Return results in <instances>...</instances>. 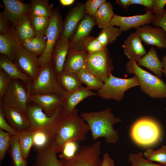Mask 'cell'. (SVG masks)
I'll return each instance as SVG.
<instances>
[{"instance_id":"obj_45","label":"cell","mask_w":166,"mask_h":166,"mask_svg":"<svg viewBox=\"0 0 166 166\" xmlns=\"http://www.w3.org/2000/svg\"><path fill=\"white\" fill-rule=\"evenodd\" d=\"M12 80L6 72L0 69V101H2Z\"/></svg>"},{"instance_id":"obj_27","label":"cell","mask_w":166,"mask_h":166,"mask_svg":"<svg viewBox=\"0 0 166 166\" xmlns=\"http://www.w3.org/2000/svg\"><path fill=\"white\" fill-rule=\"evenodd\" d=\"M36 153L33 166H62L61 160L57 158L54 145Z\"/></svg>"},{"instance_id":"obj_47","label":"cell","mask_w":166,"mask_h":166,"mask_svg":"<svg viewBox=\"0 0 166 166\" xmlns=\"http://www.w3.org/2000/svg\"><path fill=\"white\" fill-rule=\"evenodd\" d=\"M151 23L155 27H161L166 32V9L160 14L155 15Z\"/></svg>"},{"instance_id":"obj_13","label":"cell","mask_w":166,"mask_h":166,"mask_svg":"<svg viewBox=\"0 0 166 166\" xmlns=\"http://www.w3.org/2000/svg\"><path fill=\"white\" fill-rule=\"evenodd\" d=\"M38 59L37 56L26 50L21 45L16 53L14 63L33 81L41 69L38 64Z\"/></svg>"},{"instance_id":"obj_31","label":"cell","mask_w":166,"mask_h":166,"mask_svg":"<svg viewBox=\"0 0 166 166\" xmlns=\"http://www.w3.org/2000/svg\"><path fill=\"white\" fill-rule=\"evenodd\" d=\"M56 76L59 84L67 92L83 86L76 74L64 71Z\"/></svg>"},{"instance_id":"obj_55","label":"cell","mask_w":166,"mask_h":166,"mask_svg":"<svg viewBox=\"0 0 166 166\" xmlns=\"http://www.w3.org/2000/svg\"></svg>"},{"instance_id":"obj_32","label":"cell","mask_w":166,"mask_h":166,"mask_svg":"<svg viewBox=\"0 0 166 166\" xmlns=\"http://www.w3.org/2000/svg\"><path fill=\"white\" fill-rule=\"evenodd\" d=\"M8 152L13 166H27V160L21 151L17 136H12Z\"/></svg>"},{"instance_id":"obj_1","label":"cell","mask_w":166,"mask_h":166,"mask_svg":"<svg viewBox=\"0 0 166 166\" xmlns=\"http://www.w3.org/2000/svg\"><path fill=\"white\" fill-rule=\"evenodd\" d=\"M80 116L88 124L93 140L103 137L109 144L115 143L118 141L119 134L114 129L113 126L121 122V120L115 116L111 108H107L98 112H82Z\"/></svg>"},{"instance_id":"obj_33","label":"cell","mask_w":166,"mask_h":166,"mask_svg":"<svg viewBox=\"0 0 166 166\" xmlns=\"http://www.w3.org/2000/svg\"><path fill=\"white\" fill-rule=\"evenodd\" d=\"M30 8L29 15L34 16L50 18L53 9L47 0H32L30 3Z\"/></svg>"},{"instance_id":"obj_37","label":"cell","mask_w":166,"mask_h":166,"mask_svg":"<svg viewBox=\"0 0 166 166\" xmlns=\"http://www.w3.org/2000/svg\"><path fill=\"white\" fill-rule=\"evenodd\" d=\"M121 33L119 28L110 26L102 29L97 38L105 48L106 47L107 45L115 41Z\"/></svg>"},{"instance_id":"obj_43","label":"cell","mask_w":166,"mask_h":166,"mask_svg":"<svg viewBox=\"0 0 166 166\" xmlns=\"http://www.w3.org/2000/svg\"><path fill=\"white\" fill-rule=\"evenodd\" d=\"M12 135L9 133L0 129V162L3 160L8 151Z\"/></svg>"},{"instance_id":"obj_52","label":"cell","mask_w":166,"mask_h":166,"mask_svg":"<svg viewBox=\"0 0 166 166\" xmlns=\"http://www.w3.org/2000/svg\"><path fill=\"white\" fill-rule=\"evenodd\" d=\"M116 3L127 11L128 6L131 5L130 0H117Z\"/></svg>"},{"instance_id":"obj_40","label":"cell","mask_w":166,"mask_h":166,"mask_svg":"<svg viewBox=\"0 0 166 166\" xmlns=\"http://www.w3.org/2000/svg\"><path fill=\"white\" fill-rule=\"evenodd\" d=\"M82 47L88 53L98 52L104 48L97 38L89 36L83 41Z\"/></svg>"},{"instance_id":"obj_30","label":"cell","mask_w":166,"mask_h":166,"mask_svg":"<svg viewBox=\"0 0 166 166\" xmlns=\"http://www.w3.org/2000/svg\"><path fill=\"white\" fill-rule=\"evenodd\" d=\"M114 14L111 2H106L100 6L93 18L98 27L103 29L110 26Z\"/></svg>"},{"instance_id":"obj_15","label":"cell","mask_w":166,"mask_h":166,"mask_svg":"<svg viewBox=\"0 0 166 166\" xmlns=\"http://www.w3.org/2000/svg\"><path fill=\"white\" fill-rule=\"evenodd\" d=\"M29 103L41 107L48 116L53 115L62 105L63 97L54 94H29Z\"/></svg>"},{"instance_id":"obj_2","label":"cell","mask_w":166,"mask_h":166,"mask_svg":"<svg viewBox=\"0 0 166 166\" xmlns=\"http://www.w3.org/2000/svg\"><path fill=\"white\" fill-rule=\"evenodd\" d=\"M89 131L88 124L79 116L77 109L68 116H62L54 143L56 154L60 153L65 144L69 141L85 140Z\"/></svg>"},{"instance_id":"obj_53","label":"cell","mask_w":166,"mask_h":166,"mask_svg":"<svg viewBox=\"0 0 166 166\" xmlns=\"http://www.w3.org/2000/svg\"><path fill=\"white\" fill-rule=\"evenodd\" d=\"M75 2L74 0H60L59 2L62 6H66L70 5Z\"/></svg>"},{"instance_id":"obj_9","label":"cell","mask_w":166,"mask_h":166,"mask_svg":"<svg viewBox=\"0 0 166 166\" xmlns=\"http://www.w3.org/2000/svg\"><path fill=\"white\" fill-rule=\"evenodd\" d=\"M103 83L114 69L108 49L94 53H87L85 67Z\"/></svg>"},{"instance_id":"obj_21","label":"cell","mask_w":166,"mask_h":166,"mask_svg":"<svg viewBox=\"0 0 166 166\" xmlns=\"http://www.w3.org/2000/svg\"><path fill=\"white\" fill-rule=\"evenodd\" d=\"M142 41L135 32L130 34L122 45L124 53L129 60L137 63L147 53Z\"/></svg>"},{"instance_id":"obj_46","label":"cell","mask_w":166,"mask_h":166,"mask_svg":"<svg viewBox=\"0 0 166 166\" xmlns=\"http://www.w3.org/2000/svg\"><path fill=\"white\" fill-rule=\"evenodd\" d=\"M0 129L5 130L12 136H17L18 132L13 128L7 122L5 118L2 109L0 105Z\"/></svg>"},{"instance_id":"obj_25","label":"cell","mask_w":166,"mask_h":166,"mask_svg":"<svg viewBox=\"0 0 166 166\" xmlns=\"http://www.w3.org/2000/svg\"><path fill=\"white\" fill-rule=\"evenodd\" d=\"M0 69L6 72L12 80H18L23 82L27 87L33 83L31 79L22 72L15 64L6 56L1 54L0 57Z\"/></svg>"},{"instance_id":"obj_7","label":"cell","mask_w":166,"mask_h":166,"mask_svg":"<svg viewBox=\"0 0 166 166\" xmlns=\"http://www.w3.org/2000/svg\"><path fill=\"white\" fill-rule=\"evenodd\" d=\"M137 86H139V83L135 75L131 78L123 79L115 77L111 73L96 93L102 99L120 101L123 99L126 91Z\"/></svg>"},{"instance_id":"obj_38","label":"cell","mask_w":166,"mask_h":166,"mask_svg":"<svg viewBox=\"0 0 166 166\" xmlns=\"http://www.w3.org/2000/svg\"><path fill=\"white\" fill-rule=\"evenodd\" d=\"M30 19L35 36L44 37L48 26L49 17L30 15Z\"/></svg>"},{"instance_id":"obj_11","label":"cell","mask_w":166,"mask_h":166,"mask_svg":"<svg viewBox=\"0 0 166 166\" xmlns=\"http://www.w3.org/2000/svg\"><path fill=\"white\" fill-rule=\"evenodd\" d=\"M21 82L12 80L0 102L17 108L26 114L30 103L29 92Z\"/></svg>"},{"instance_id":"obj_23","label":"cell","mask_w":166,"mask_h":166,"mask_svg":"<svg viewBox=\"0 0 166 166\" xmlns=\"http://www.w3.org/2000/svg\"><path fill=\"white\" fill-rule=\"evenodd\" d=\"M87 53L82 48L69 49L64 71L77 74L85 68Z\"/></svg>"},{"instance_id":"obj_36","label":"cell","mask_w":166,"mask_h":166,"mask_svg":"<svg viewBox=\"0 0 166 166\" xmlns=\"http://www.w3.org/2000/svg\"><path fill=\"white\" fill-rule=\"evenodd\" d=\"M76 74L81 83L85 84L86 88L89 90L97 91L104 83L85 67Z\"/></svg>"},{"instance_id":"obj_54","label":"cell","mask_w":166,"mask_h":166,"mask_svg":"<svg viewBox=\"0 0 166 166\" xmlns=\"http://www.w3.org/2000/svg\"><path fill=\"white\" fill-rule=\"evenodd\" d=\"M161 61L162 64V72L166 76V55L162 57Z\"/></svg>"},{"instance_id":"obj_29","label":"cell","mask_w":166,"mask_h":166,"mask_svg":"<svg viewBox=\"0 0 166 166\" xmlns=\"http://www.w3.org/2000/svg\"><path fill=\"white\" fill-rule=\"evenodd\" d=\"M56 134L42 129L34 131L33 147L36 152L54 145Z\"/></svg>"},{"instance_id":"obj_48","label":"cell","mask_w":166,"mask_h":166,"mask_svg":"<svg viewBox=\"0 0 166 166\" xmlns=\"http://www.w3.org/2000/svg\"><path fill=\"white\" fill-rule=\"evenodd\" d=\"M10 22L3 16L2 12L0 13V34L6 35L8 34L12 30L13 27L10 26Z\"/></svg>"},{"instance_id":"obj_4","label":"cell","mask_w":166,"mask_h":166,"mask_svg":"<svg viewBox=\"0 0 166 166\" xmlns=\"http://www.w3.org/2000/svg\"><path fill=\"white\" fill-rule=\"evenodd\" d=\"M162 135L159 123L149 117H143L133 124L130 132L132 140L137 145L143 147L152 146L160 140Z\"/></svg>"},{"instance_id":"obj_41","label":"cell","mask_w":166,"mask_h":166,"mask_svg":"<svg viewBox=\"0 0 166 166\" xmlns=\"http://www.w3.org/2000/svg\"><path fill=\"white\" fill-rule=\"evenodd\" d=\"M144 156L141 152L130 154L128 160L131 163V166H163L160 164L154 163L148 159H144Z\"/></svg>"},{"instance_id":"obj_20","label":"cell","mask_w":166,"mask_h":166,"mask_svg":"<svg viewBox=\"0 0 166 166\" xmlns=\"http://www.w3.org/2000/svg\"><path fill=\"white\" fill-rule=\"evenodd\" d=\"M96 24L93 17L86 14L79 23L69 39V49L82 48L83 41L89 36Z\"/></svg>"},{"instance_id":"obj_10","label":"cell","mask_w":166,"mask_h":166,"mask_svg":"<svg viewBox=\"0 0 166 166\" xmlns=\"http://www.w3.org/2000/svg\"><path fill=\"white\" fill-rule=\"evenodd\" d=\"M101 143L97 141L91 145H84L69 159H61L62 166H101Z\"/></svg>"},{"instance_id":"obj_50","label":"cell","mask_w":166,"mask_h":166,"mask_svg":"<svg viewBox=\"0 0 166 166\" xmlns=\"http://www.w3.org/2000/svg\"><path fill=\"white\" fill-rule=\"evenodd\" d=\"M166 5V0H155V2L152 12L155 15L160 14L164 10Z\"/></svg>"},{"instance_id":"obj_16","label":"cell","mask_w":166,"mask_h":166,"mask_svg":"<svg viewBox=\"0 0 166 166\" xmlns=\"http://www.w3.org/2000/svg\"><path fill=\"white\" fill-rule=\"evenodd\" d=\"M96 95V92H92L83 86L70 92H67L63 97V103L61 108L60 112L62 116L70 115L81 101L88 97Z\"/></svg>"},{"instance_id":"obj_28","label":"cell","mask_w":166,"mask_h":166,"mask_svg":"<svg viewBox=\"0 0 166 166\" xmlns=\"http://www.w3.org/2000/svg\"><path fill=\"white\" fill-rule=\"evenodd\" d=\"M15 32L21 44L27 39L35 36L31 23L29 14H25L20 18L15 27Z\"/></svg>"},{"instance_id":"obj_44","label":"cell","mask_w":166,"mask_h":166,"mask_svg":"<svg viewBox=\"0 0 166 166\" xmlns=\"http://www.w3.org/2000/svg\"><path fill=\"white\" fill-rule=\"evenodd\" d=\"M106 0H88L85 5V13L93 17L100 6L106 2Z\"/></svg>"},{"instance_id":"obj_6","label":"cell","mask_w":166,"mask_h":166,"mask_svg":"<svg viewBox=\"0 0 166 166\" xmlns=\"http://www.w3.org/2000/svg\"><path fill=\"white\" fill-rule=\"evenodd\" d=\"M63 24L62 16L59 8L57 7L53 9L49 18L45 33L46 40L45 49L38 57V64L41 68L51 61L53 49L62 32Z\"/></svg>"},{"instance_id":"obj_18","label":"cell","mask_w":166,"mask_h":166,"mask_svg":"<svg viewBox=\"0 0 166 166\" xmlns=\"http://www.w3.org/2000/svg\"><path fill=\"white\" fill-rule=\"evenodd\" d=\"M84 4L78 3L68 12L63 22L61 37L69 39L86 15Z\"/></svg>"},{"instance_id":"obj_24","label":"cell","mask_w":166,"mask_h":166,"mask_svg":"<svg viewBox=\"0 0 166 166\" xmlns=\"http://www.w3.org/2000/svg\"><path fill=\"white\" fill-rule=\"evenodd\" d=\"M21 45L16 37L15 27L7 34H0V53L14 63L16 53Z\"/></svg>"},{"instance_id":"obj_5","label":"cell","mask_w":166,"mask_h":166,"mask_svg":"<svg viewBox=\"0 0 166 166\" xmlns=\"http://www.w3.org/2000/svg\"><path fill=\"white\" fill-rule=\"evenodd\" d=\"M30 94H54L65 96L67 92L58 83L50 61L40 70L30 86L27 87Z\"/></svg>"},{"instance_id":"obj_49","label":"cell","mask_w":166,"mask_h":166,"mask_svg":"<svg viewBox=\"0 0 166 166\" xmlns=\"http://www.w3.org/2000/svg\"><path fill=\"white\" fill-rule=\"evenodd\" d=\"M130 5L138 4L144 6L146 11L152 12L155 0H130Z\"/></svg>"},{"instance_id":"obj_26","label":"cell","mask_w":166,"mask_h":166,"mask_svg":"<svg viewBox=\"0 0 166 166\" xmlns=\"http://www.w3.org/2000/svg\"><path fill=\"white\" fill-rule=\"evenodd\" d=\"M139 66L145 67L154 73L158 77L163 76L162 64L158 57L156 49L152 46L148 52L137 63Z\"/></svg>"},{"instance_id":"obj_19","label":"cell","mask_w":166,"mask_h":166,"mask_svg":"<svg viewBox=\"0 0 166 166\" xmlns=\"http://www.w3.org/2000/svg\"><path fill=\"white\" fill-rule=\"evenodd\" d=\"M3 111L7 122L18 132L22 131L30 127L26 114L15 107L6 105L0 102Z\"/></svg>"},{"instance_id":"obj_35","label":"cell","mask_w":166,"mask_h":166,"mask_svg":"<svg viewBox=\"0 0 166 166\" xmlns=\"http://www.w3.org/2000/svg\"><path fill=\"white\" fill-rule=\"evenodd\" d=\"M46 44V40L44 37L35 36L25 41L21 45L26 50L38 57L43 53Z\"/></svg>"},{"instance_id":"obj_22","label":"cell","mask_w":166,"mask_h":166,"mask_svg":"<svg viewBox=\"0 0 166 166\" xmlns=\"http://www.w3.org/2000/svg\"><path fill=\"white\" fill-rule=\"evenodd\" d=\"M69 49V40L60 36L53 49L51 59L56 75L64 71Z\"/></svg>"},{"instance_id":"obj_51","label":"cell","mask_w":166,"mask_h":166,"mask_svg":"<svg viewBox=\"0 0 166 166\" xmlns=\"http://www.w3.org/2000/svg\"><path fill=\"white\" fill-rule=\"evenodd\" d=\"M101 166H116L113 160L107 152L104 153L103 155Z\"/></svg>"},{"instance_id":"obj_42","label":"cell","mask_w":166,"mask_h":166,"mask_svg":"<svg viewBox=\"0 0 166 166\" xmlns=\"http://www.w3.org/2000/svg\"><path fill=\"white\" fill-rule=\"evenodd\" d=\"M77 142L73 141L66 143L60 152L59 157L61 159L67 160L73 158L79 150Z\"/></svg>"},{"instance_id":"obj_8","label":"cell","mask_w":166,"mask_h":166,"mask_svg":"<svg viewBox=\"0 0 166 166\" xmlns=\"http://www.w3.org/2000/svg\"><path fill=\"white\" fill-rule=\"evenodd\" d=\"M29 103L26 112L30 128L33 130L42 129L57 133L58 125L62 117L61 108L52 116L49 117L39 106L33 103Z\"/></svg>"},{"instance_id":"obj_39","label":"cell","mask_w":166,"mask_h":166,"mask_svg":"<svg viewBox=\"0 0 166 166\" xmlns=\"http://www.w3.org/2000/svg\"><path fill=\"white\" fill-rule=\"evenodd\" d=\"M144 156L150 161H157L163 166H166V145L155 150L150 148L147 149L143 153Z\"/></svg>"},{"instance_id":"obj_14","label":"cell","mask_w":166,"mask_h":166,"mask_svg":"<svg viewBox=\"0 0 166 166\" xmlns=\"http://www.w3.org/2000/svg\"><path fill=\"white\" fill-rule=\"evenodd\" d=\"M135 32L146 45L166 48V32L161 27L145 25L137 29Z\"/></svg>"},{"instance_id":"obj_17","label":"cell","mask_w":166,"mask_h":166,"mask_svg":"<svg viewBox=\"0 0 166 166\" xmlns=\"http://www.w3.org/2000/svg\"><path fill=\"white\" fill-rule=\"evenodd\" d=\"M2 2L4 8L3 15L15 27L21 17L29 14L30 3L19 0H2Z\"/></svg>"},{"instance_id":"obj_12","label":"cell","mask_w":166,"mask_h":166,"mask_svg":"<svg viewBox=\"0 0 166 166\" xmlns=\"http://www.w3.org/2000/svg\"><path fill=\"white\" fill-rule=\"evenodd\" d=\"M155 15L150 11L145 13L131 16H121L114 14L110 22V26H117L122 32L126 31L131 28L137 29L139 27L151 23Z\"/></svg>"},{"instance_id":"obj_34","label":"cell","mask_w":166,"mask_h":166,"mask_svg":"<svg viewBox=\"0 0 166 166\" xmlns=\"http://www.w3.org/2000/svg\"><path fill=\"white\" fill-rule=\"evenodd\" d=\"M34 133V131L30 127L18 132L19 146L24 156L26 159L33 146Z\"/></svg>"},{"instance_id":"obj_3","label":"cell","mask_w":166,"mask_h":166,"mask_svg":"<svg viewBox=\"0 0 166 166\" xmlns=\"http://www.w3.org/2000/svg\"><path fill=\"white\" fill-rule=\"evenodd\" d=\"M126 67L128 73H134L136 76L143 93L155 99L166 97V84L161 78L144 70L134 61H128Z\"/></svg>"}]
</instances>
